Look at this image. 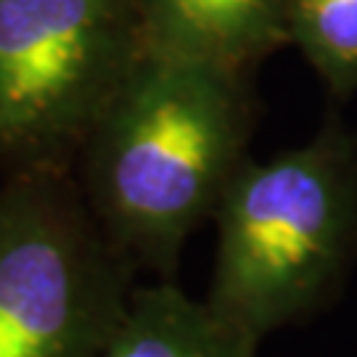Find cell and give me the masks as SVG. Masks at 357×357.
<instances>
[{"instance_id": "obj_1", "label": "cell", "mask_w": 357, "mask_h": 357, "mask_svg": "<svg viewBox=\"0 0 357 357\" xmlns=\"http://www.w3.org/2000/svg\"><path fill=\"white\" fill-rule=\"evenodd\" d=\"M249 130L246 72L146 48L82 143L75 178L135 270L172 281L243 165Z\"/></svg>"}, {"instance_id": "obj_2", "label": "cell", "mask_w": 357, "mask_h": 357, "mask_svg": "<svg viewBox=\"0 0 357 357\" xmlns=\"http://www.w3.org/2000/svg\"><path fill=\"white\" fill-rule=\"evenodd\" d=\"M206 302L265 339L331 299L357 249V149L339 128L265 162L243 159L215 212Z\"/></svg>"}, {"instance_id": "obj_3", "label": "cell", "mask_w": 357, "mask_h": 357, "mask_svg": "<svg viewBox=\"0 0 357 357\" xmlns=\"http://www.w3.org/2000/svg\"><path fill=\"white\" fill-rule=\"evenodd\" d=\"M138 270L90 212L75 172L0 180V357H98Z\"/></svg>"}, {"instance_id": "obj_4", "label": "cell", "mask_w": 357, "mask_h": 357, "mask_svg": "<svg viewBox=\"0 0 357 357\" xmlns=\"http://www.w3.org/2000/svg\"><path fill=\"white\" fill-rule=\"evenodd\" d=\"M143 51L138 0H0V172H75Z\"/></svg>"}, {"instance_id": "obj_5", "label": "cell", "mask_w": 357, "mask_h": 357, "mask_svg": "<svg viewBox=\"0 0 357 357\" xmlns=\"http://www.w3.org/2000/svg\"><path fill=\"white\" fill-rule=\"evenodd\" d=\"M149 51L246 72L286 38V0H138Z\"/></svg>"}, {"instance_id": "obj_6", "label": "cell", "mask_w": 357, "mask_h": 357, "mask_svg": "<svg viewBox=\"0 0 357 357\" xmlns=\"http://www.w3.org/2000/svg\"><path fill=\"white\" fill-rule=\"evenodd\" d=\"M259 339L172 281L135 286L98 357H257Z\"/></svg>"}, {"instance_id": "obj_7", "label": "cell", "mask_w": 357, "mask_h": 357, "mask_svg": "<svg viewBox=\"0 0 357 357\" xmlns=\"http://www.w3.org/2000/svg\"><path fill=\"white\" fill-rule=\"evenodd\" d=\"M286 38L331 90L357 88V0H286Z\"/></svg>"}]
</instances>
